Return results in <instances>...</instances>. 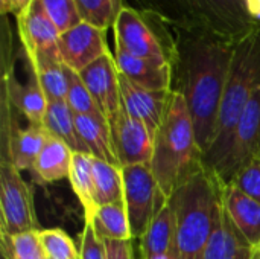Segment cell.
Masks as SVG:
<instances>
[{"mask_svg":"<svg viewBox=\"0 0 260 259\" xmlns=\"http://www.w3.org/2000/svg\"><path fill=\"white\" fill-rule=\"evenodd\" d=\"M79 76L107 121L120 111V79L113 53H107L85 67L82 72H79Z\"/></svg>","mask_w":260,"mask_h":259,"instance_id":"cell-13","label":"cell"},{"mask_svg":"<svg viewBox=\"0 0 260 259\" xmlns=\"http://www.w3.org/2000/svg\"><path fill=\"white\" fill-rule=\"evenodd\" d=\"M21 49L32 63L44 56H59L58 41L61 32L47 15L41 0H32L29 8L17 18Z\"/></svg>","mask_w":260,"mask_h":259,"instance_id":"cell-11","label":"cell"},{"mask_svg":"<svg viewBox=\"0 0 260 259\" xmlns=\"http://www.w3.org/2000/svg\"><path fill=\"white\" fill-rule=\"evenodd\" d=\"M113 31L116 49L139 58L172 63L175 49L174 31L158 17L125 6Z\"/></svg>","mask_w":260,"mask_h":259,"instance_id":"cell-6","label":"cell"},{"mask_svg":"<svg viewBox=\"0 0 260 259\" xmlns=\"http://www.w3.org/2000/svg\"><path fill=\"white\" fill-rule=\"evenodd\" d=\"M222 206L235 227L254 249L260 246V203L232 183L222 188Z\"/></svg>","mask_w":260,"mask_h":259,"instance_id":"cell-17","label":"cell"},{"mask_svg":"<svg viewBox=\"0 0 260 259\" xmlns=\"http://www.w3.org/2000/svg\"><path fill=\"white\" fill-rule=\"evenodd\" d=\"M43 127L58 139H61L64 143L70 147L73 153H87L85 145L82 143L76 122H75V113L67 105L66 101H53L47 104V110L43 119Z\"/></svg>","mask_w":260,"mask_h":259,"instance_id":"cell-22","label":"cell"},{"mask_svg":"<svg viewBox=\"0 0 260 259\" xmlns=\"http://www.w3.org/2000/svg\"><path fill=\"white\" fill-rule=\"evenodd\" d=\"M3 259H47L40 243L38 231L23 234H0Z\"/></svg>","mask_w":260,"mask_h":259,"instance_id":"cell-28","label":"cell"},{"mask_svg":"<svg viewBox=\"0 0 260 259\" xmlns=\"http://www.w3.org/2000/svg\"><path fill=\"white\" fill-rule=\"evenodd\" d=\"M67 79H69V89H67L66 102L72 108V111L75 114H82V116H90V118L107 121L102 111L99 110V107L96 105L91 93L85 87L84 81L81 79L79 73L67 67Z\"/></svg>","mask_w":260,"mask_h":259,"instance_id":"cell-29","label":"cell"},{"mask_svg":"<svg viewBox=\"0 0 260 259\" xmlns=\"http://www.w3.org/2000/svg\"><path fill=\"white\" fill-rule=\"evenodd\" d=\"M117 70L133 84L148 90H172V66L165 60H148L133 56L114 49Z\"/></svg>","mask_w":260,"mask_h":259,"instance_id":"cell-16","label":"cell"},{"mask_svg":"<svg viewBox=\"0 0 260 259\" xmlns=\"http://www.w3.org/2000/svg\"><path fill=\"white\" fill-rule=\"evenodd\" d=\"M105 32L107 31L85 21L62 32L58 41L62 64L79 73L99 58L110 53Z\"/></svg>","mask_w":260,"mask_h":259,"instance_id":"cell-12","label":"cell"},{"mask_svg":"<svg viewBox=\"0 0 260 259\" xmlns=\"http://www.w3.org/2000/svg\"><path fill=\"white\" fill-rule=\"evenodd\" d=\"M105 259H133L131 240H105Z\"/></svg>","mask_w":260,"mask_h":259,"instance_id":"cell-34","label":"cell"},{"mask_svg":"<svg viewBox=\"0 0 260 259\" xmlns=\"http://www.w3.org/2000/svg\"><path fill=\"white\" fill-rule=\"evenodd\" d=\"M82 21L99 29L114 26L119 14L126 6L125 0H75Z\"/></svg>","mask_w":260,"mask_h":259,"instance_id":"cell-27","label":"cell"},{"mask_svg":"<svg viewBox=\"0 0 260 259\" xmlns=\"http://www.w3.org/2000/svg\"><path fill=\"white\" fill-rule=\"evenodd\" d=\"M114 151L120 166L151 165L155 134L139 119L131 118L123 107L108 119Z\"/></svg>","mask_w":260,"mask_h":259,"instance_id":"cell-10","label":"cell"},{"mask_svg":"<svg viewBox=\"0 0 260 259\" xmlns=\"http://www.w3.org/2000/svg\"><path fill=\"white\" fill-rule=\"evenodd\" d=\"M260 157V89H257L247 101L233 137L230 143V151L216 172L218 179L227 185L245 165Z\"/></svg>","mask_w":260,"mask_h":259,"instance_id":"cell-9","label":"cell"},{"mask_svg":"<svg viewBox=\"0 0 260 259\" xmlns=\"http://www.w3.org/2000/svg\"><path fill=\"white\" fill-rule=\"evenodd\" d=\"M73 154L75 153L67 143L47 131L46 142L35 160L32 172H35L38 179L44 183L69 179Z\"/></svg>","mask_w":260,"mask_h":259,"instance_id":"cell-20","label":"cell"},{"mask_svg":"<svg viewBox=\"0 0 260 259\" xmlns=\"http://www.w3.org/2000/svg\"><path fill=\"white\" fill-rule=\"evenodd\" d=\"M40 243L46 256L50 259H79V249L61 229L38 231Z\"/></svg>","mask_w":260,"mask_h":259,"instance_id":"cell-30","label":"cell"},{"mask_svg":"<svg viewBox=\"0 0 260 259\" xmlns=\"http://www.w3.org/2000/svg\"><path fill=\"white\" fill-rule=\"evenodd\" d=\"M253 247L239 234L224 208L216 221L204 259H251Z\"/></svg>","mask_w":260,"mask_h":259,"instance_id":"cell-19","label":"cell"},{"mask_svg":"<svg viewBox=\"0 0 260 259\" xmlns=\"http://www.w3.org/2000/svg\"><path fill=\"white\" fill-rule=\"evenodd\" d=\"M140 252L142 259H178L175 215L169 202L140 240Z\"/></svg>","mask_w":260,"mask_h":259,"instance_id":"cell-18","label":"cell"},{"mask_svg":"<svg viewBox=\"0 0 260 259\" xmlns=\"http://www.w3.org/2000/svg\"><path fill=\"white\" fill-rule=\"evenodd\" d=\"M222 188L218 176L204 168L168 198L175 215L178 259H204L224 208Z\"/></svg>","mask_w":260,"mask_h":259,"instance_id":"cell-3","label":"cell"},{"mask_svg":"<svg viewBox=\"0 0 260 259\" xmlns=\"http://www.w3.org/2000/svg\"><path fill=\"white\" fill-rule=\"evenodd\" d=\"M46 137L47 130L43 125L0 127V160H9L20 171H32Z\"/></svg>","mask_w":260,"mask_h":259,"instance_id":"cell-14","label":"cell"},{"mask_svg":"<svg viewBox=\"0 0 260 259\" xmlns=\"http://www.w3.org/2000/svg\"><path fill=\"white\" fill-rule=\"evenodd\" d=\"M230 183L260 203V157L239 169Z\"/></svg>","mask_w":260,"mask_h":259,"instance_id":"cell-32","label":"cell"},{"mask_svg":"<svg viewBox=\"0 0 260 259\" xmlns=\"http://www.w3.org/2000/svg\"><path fill=\"white\" fill-rule=\"evenodd\" d=\"M251 259H260V246L253 249V256H251Z\"/></svg>","mask_w":260,"mask_h":259,"instance_id":"cell-37","label":"cell"},{"mask_svg":"<svg viewBox=\"0 0 260 259\" xmlns=\"http://www.w3.org/2000/svg\"><path fill=\"white\" fill-rule=\"evenodd\" d=\"M93 182L98 208L123 202L122 166L93 157Z\"/></svg>","mask_w":260,"mask_h":259,"instance_id":"cell-26","label":"cell"},{"mask_svg":"<svg viewBox=\"0 0 260 259\" xmlns=\"http://www.w3.org/2000/svg\"><path fill=\"white\" fill-rule=\"evenodd\" d=\"M41 3L61 34L82 21L75 0H41Z\"/></svg>","mask_w":260,"mask_h":259,"instance_id":"cell-31","label":"cell"},{"mask_svg":"<svg viewBox=\"0 0 260 259\" xmlns=\"http://www.w3.org/2000/svg\"><path fill=\"white\" fill-rule=\"evenodd\" d=\"M139 11L152 14L171 29L206 31L238 43L259 20L245 0H136Z\"/></svg>","mask_w":260,"mask_h":259,"instance_id":"cell-4","label":"cell"},{"mask_svg":"<svg viewBox=\"0 0 260 259\" xmlns=\"http://www.w3.org/2000/svg\"><path fill=\"white\" fill-rule=\"evenodd\" d=\"M32 3V0H0V12L2 15H14L18 18Z\"/></svg>","mask_w":260,"mask_h":259,"instance_id":"cell-35","label":"cell"},{"mask_svg":"<svg viewBox=\"0 0 260 259\" xmlns=\"http://www.w3.org/2000/svg\"><path fill=\"white\" fill-rule=\"evenodd\" d=\"M260 89V20L256 26L236 43L229 82L219 113L218 136L204 156V166L218 172L225 162L238 119L250 99Z\"/></svg>","mask_w":260,"mask_h":259,"instance_id":"cell-5","label":"cell"},{"mask_svg":"<svg viewBox=\"0 0 260 259\" xmlns=\"http://www.w3.org/2000/svg\"><path fill=\"white\" fill-rule=\"evenodd\" d=\"M120 79V95L123 110L134 119L143 122L154 134L158 131L169 101L172 90H148L142 89L125 76L119 73Z\"/></svg>","mask_w":260,"mask_h":259,"instance_id":"cell-15","label":"cell"},{"mask_svg":"<svg viewBox=\"0 0 260 259\" xmlns=\"http://www.w3.org/2000/svg\"><path fill=\"white\" fill-rule=\"evenodd\" d=\"M172 31V90L186 99L197 140L206 156L218 136L236 43L206 31Z\"/></svg>","mask_w":260,"mask_h":259,"instance_id":"cell-1","label":"cell"},{"mask_svg":"<svg viewBox=\"0 0 260 259\" xmlns=\"http://www.w3.org/2000/svg\"><path fill=\"white\" fill-rule=\"evenodd\" d=\"M79 259H105V244L90 223H85L81 235Z\"/></svg>","mask_w":260,"mask_h":259,"instance_id":"cell-33","label":"cell"},{"mask_svg":"<svg viewBox=\"0 0 260 259\" xmlns=\"http://www.w3.org/2000/svg\"><path fill=\"white\" fill-rule=\"evenodd\" d=\"M75 122H76L79 137L82 143L85 145L88 154H91L93 157L99 160L120 166L116 151H114L110 125L107 121L90 118V116H82V114H75Z\"/></svg>","mask_w":260,"mask_h":259,"instance_id":"cell-21","label":"cell"},{"mask_svg":"<svg viewBox=\"0 0 260 259\" xmlns=\"http://www.w3.org/2000/svg\"><path fill=\"white\" fill-rule=\"evenodd\" d=\"M47 259H50V258H47Z\"/></svg>","mask_w":260,"mask_h":259,"instance_id":"cell-38","label":"cell"},{"mask_svg":"<svg viewBox=\"0 0 260 259\" xmlns=\"http://www.w3.org/2000/svg\"><path fill=\"white\" fill-rule=\"evenodd\" d=\"M85 223H90L96 232V235L105 241V240H133L128 212L125 202L99 206L98 211L93 214L90 220Z\"/></svg>","mask_w":260,"mask_h":259,"instance_id":"cell-24","label":"cell"},{"mask_svg":"<svg viewBox=\"0 0 260 259\" xmlns=\"http://www.w3.org/2000/svg\"><path fill=\"white\" fill-rule=\"evenodd\" d=\"M123 172V202L133 240H142L157 214L168 205V197L155 180L149 165H129Z\"/></svg>","mask_w":260,"mask_h":259,"instance_id":"cell-7","label":"cell"},{"mask_svg":"<svg viewBox=\"0 0 260 259\" xmlns=\"http://www.w3.org/2000/svg\"><path fill=\"white\" fill-rule=\"evenodd\" d=\"M149 166L168 198L206 168L186 99L175 90H172L165 119L155 133Z\"/></svg>","mask_w":260,"mask_h":259,"instance_id":"cell-2","label":"cell"},{"mask_svg":"<svg viewBox=\"0 0 260 259\" xmlns=\"http://www.w3.org/2000/svg\"><path fill=\"white\" fill-rule=\"evenodd\" d=\"M29 61V60H27ZM32 70L47 98L49 102L66 101L69 79H67V66L62 64L58 56H44L35 61H29Z\"/></svg>","mask_w":260,"mask_h":259,"instance_id":"cell-25","label":"cell"},{"mask_svg":"<svg viewBox=\"0 0 260 259\" xmlns=\"http://www.w3.org/2000/svg\"><path fill=\"white\" fill-rule=\"evenodd\" d=\"M41 231L32 188L9 160H0V234Z\"/></svg>","mask_w":260,"mask_h":259,"instance_id":"cell-8","label":"cell"},{"mask_svg":"<svg viewBox=\"0 0 260 259\" xmlns=\"http://www.w3.org/2000/svg\"><path fill=\"white\" fill-rule=\"evenodd\" d=\"M247 9L251 14L253 18L260 20V0H245Z\"/></svg>","mask_w":260,"mask_h":259,"instance_id":"cell-36","label":"cell"},{"mask_svg":"<svg viewBox=\"0 0 260 259\" xmlns=\"http://www.w3.org/2000/svg\"><path fill=\"white\" fill-rule=\"evenodd\" d=\"M72 189L75 191L82 209L85 221L93 217L98 211L94 198V182H93V156L87 153H75L69 176Z\"/></svg>","mask_w":260,"mask_h":259,"instance_id":"cell-23","label":"cell"}]
</instances>
